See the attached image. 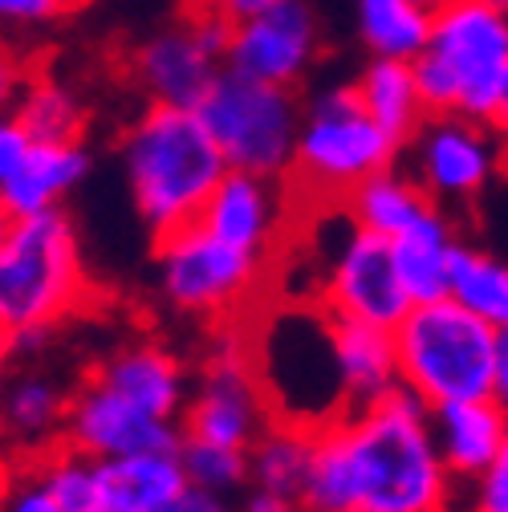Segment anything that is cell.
Listing matches in <instances>:
<instances>
[{"label":"cell","instance_id":"obj_1","mask_svg":"<svg viewBox=\"0 0 508 512\" xmlns=\"http://www.w3.org/2000/svg\"><path fill=\"white\" fill-rule=\"evenodd\" d=\"M427 403L407 387L362 411L313 427V464L301 488L309 512H456Z\"/></svg>","mask_w":508,"mask_h":512},{"label":"cell","instance_id":"obj_2","mask_svg":"<svg viewBox=\"0 0 508 512\" xmlns=\"http://www.w3.org/2000/svg\"><path fill=\"white\" fill-rule=\"evenodd\" d=\"M90 301L74 220L61 208L13 220L0 240V350L45 342Z\"/></svg>","mask_w":508,"mask_h":512},{"label":"cell","instance_id":"obj_3","mask_svg":"<svg viewBox=\"0 0 508 512\" xmlns=\"http://www.w3.org/2000/svg\"><path fill=\"white\" fill-rule=\"evenodd\" d=\"M131 200L147 232L159 240L183 224H196L212 187L224 179L228 159L196 110L151 106L126 126L118 143Z\"/></svg>","mask_w":508,"mask_h":512},{"label":"cell","instance_id":"obj_4","mask_svg":"<svg viewBox=\"0 0 508 512\" xmlns=\"http://www.w3.org/2000/svg\"><path fill=\"white\" fill-rule=\"evenodd\" d=\"M427 114L492 122L508 78V13L488 0H448L431 13V33L411 57Z\"/></svg>","mask_w":508,"mask_h":512},{"label":"cell","instance_id":"obj_5","mask_svg":"<svg viewBox=\"0 0 508 512\" xmlns=\"http://www.w3.org/2000/svg\"><path fill=\"white\" fill-rule=\"evenodd\" d=\"M403 147L378 126L350 86L317 90L301 110L293 171L285 175L313 208H338L350 191L383 167H395Z\"/></svg>","mask_w":508,"mask_h":512},{"label":"cell","instance_id":"obj_6","mask_svg":"<svg viewBox=\"0 0 508 512\" xmlns=\"http://www.w3.org/2000/svg\"><path fill=\"white\" fill-rule=\"evenodd\" d=\"M399 354V387L427 407L492 395L496 334L452 297L415 301L391 330Z\"/></svg>","mask_w":508,"mask_h":512},{"label":"cell","instance_id":"obj_7","mask_svg":"<svg viewBox=\"0 0 508 512\" xmlns=\"http://www.w3.org/2000/svg\"><path fill=\"white\" fill-rule=\"evenodd\" d=\"M248 358L257 370L265 399L281 387H293L277 419H293L305 427H322L346 411L342 378L334 362V334L330 313L322 305H285L265 313V322L244 326Z\"/></svg>","mask_w":508,"mask_h":512},{"label":"cell","instance_id":"obj_8","mask_svg":"<svg viewBox=\"0 0 508 512\" xmlns=\"http://www.w3.org/2000/svg\"><path fill=\"white\" fill-rule=\"evenodd\" d=\"M155 273L171 309L232 326L257 309L269 261L216 240L200 224H183L155 240Z\"/></svg>","mask_w":508,"mask_h":512},{"label":"cell","instance_id":"obj_9","mask_svg":"<svg viewBox=\"0 0 508 512\" xmlns=\"http://www.w3.org/2000/svg\"><path fill=\"white\" fill-rule=\"evenodd\" d=\"M301 110L305 102L293 86L257 82L236 70H220L196 106L228 167L273 179H285L293 171Z\"/></svg>","mask_w":508,"mask_h":512},{"label":"cell","instance_id":"obj_10","mask_svg":"<svg viewBox=\"0 0 508 512\" xmlns=\"http://www.w3.org/2000/svg\"><path fill=\"white\" fill-rule=\"evenodd\" d=\"M407 171L423 183L427 196L443 208H464L480 200L488 183L508 163V143L492 122H476L464 114H427L419 131L403 143Z\"/></svg>","mask_w":508,"mask_h":512},{"label":"cell","instance_id":"obj_11","mask_svg":"<svg viewBox=\"0 0 508 512\" xmlns=\"http://www.w3.org/2000/svg\"><path fill=\"white\" fill-rule=\"evenodd\" d=\"M273 419V407L265 399V387L248 358V342H244V326H220V342L212 346V354L200 366V382L187 391L179 427L183 435L196 439H216V443H232V447H252Z\"/></svg>","mask_w":508,"mask_h":512},{"label":"cell","instance_id":"obj_12","mask_svg":"<svg viewBox=\"0 0 508 512\" xmlns=\"http://www.w3.org/2000/svg\"><path fill=\"white\" fill-rule=\"evenodd\" d=\"M228 21L187 9L183 21L151 33L131 53V78L151 106H183L196 110L216 74L224 70Z\"/></svg>","mask_w":508,"mask_h":512},{"label":"cell","instance_id":"obj_13","mask_svg":"<svg viewBox=\"0 0 508 512\" xmlns=\"http://www.w3.org/2000/svg\"><path fill=\"white\" fill-rule=\"evenodd\" d=\"M313 301L330 317H350V322H370V326L395 330L403 322V313L411 309V297L399 281L391 240L350 224V216H346L342 240L330 252L322 289H317Z\"/></svg>","mask_w":508,"mask_h":512},{"label":"cell","instance_id":"obj_14","mask_svg":"<svg viewBox=\"0 0 508 512\" xmlns=\"http://www.w3.org/2000/svg\"><path fill=\"white\" fill-rule=\"evenodd\" d=\"M317 53H322V21L309 0H273L269 9L228 29L224 70L301 90L317 66Z\"/></svg>","mask_w":508,"mask_h":512},{"label":"cell","instance_id":"obj_15","mask_svg":"<svg viewBox=\"0 0 508 512\" xmlns=\"http://www.w3.org/2000/svg\"><path fill=\"white\" fill-rule=\"evenodd\" d=\"M183 427L179 419H159L139 403L122 399L106 382L86 378L66 403V427L61 443L78 447L94 460H118L139 452H179Z\"/></svg>","mask_w":508,"mask_h":512},{"label":"cell","instance_id":"obj_16","mask_svg":"<svg viewBox=\"0 0 508 512\" xmlns=\"http://www.w3.org/2000/svg\"><path fill=\"white\" fill-rule=\"evenodd\" d=\"M289 208H293V187L285 179L228 167L224 179L212 187L208 204L200 208L196 224L208 228L216 240L273 265L285 244Z\"/></svg>","mask_w":508,"mask_h":512},{"label":"cell","instance_id":"obj_17","mask_svg":"<svg viewBox=\"0 0 508 512\" xmlns=\"http://www.w3.org/2000/svg\"><path fill=\"white\" fill-rule=\"evenodd\" d=\"M427 423H431L435 452L443 468H448V476L456 480V488H468L488 472V464L496 460L508 435V411L492 395L439 403L427 411Z\"/></svg>","mask_w":508,"mask_h":512},{"label":"cell","instance_id":"obj_18","mask_svg":"<svg viewBox=\"0 0 508 512\" xmlns=\"http://www.w3.org/2000/svg\"><path fill=\"white\" fill-rule=\"evenodd\" d=\"M98 382H106L110 391H118L122 399L139 403L143 411L159 415V419H179L187 391H192V378L187 366L159 342H126L114 354H106L94 374Z\"/></svg>","mask_w":508,"mask_h":512},{"label":"cell","instance_id":"obj_19","mask_svg":"<svg viewBox=\"0 0 508 512\" xmlns=\"http://www.w3.org/2000/svg\"><path fill=\"white\" fill-rule=\"evenodd\" d=\"M330 334H334V362L342 378L346 411H362L383 395L399 391V354H395V334L387 326L330 317Z\"/></svg>","mask_w":508,"mask_h":512},{"label":"cell","instance_id":"obj_20","mask_svg":"<svg viewBox=\"0 0 508 512\" xmlns=\"http://www.w3.org/2000/svg\"><path fill=\"white\" fill-rule=\"evenodd\" d=\"M90 155L82 143H29L9 179L0 183V204L13 220L53 212L86 179Z\"/></svg>","mask_w":508,"mask_h":512},{"label":"cell","instance_id":"obj_21","mask_svg":"<svg viewBox=\"0 0 508 512\" xmlns=\"http://www.w3.org/2000/svg\"><path fill=\"white\" fill-rule=\"evenodd\" d=\"M460 244V228L452 220V212H427L423 220H415L407 232H399L391 240V256H395V269L399 281L415 301H435V297H448V277H452V256Z\"/></svg>","mask_w":508,"mask_h":512},{"label":"cell","instance_id":"obj_22","mask_svg":"<svg viewBox=\"0 0 508 512\" xmlns=\"http://www.w3.org/2000/svg\"><path fill=\"white\" fill-rule=\"evenodd\" d=\"M435 208L439 204L423 191V183L411 171H403L399 163L366 175L342 200V212L350 216V224H358L374 236H387V240H395L399 232H407L415 220H423Z\"/></svg>","mask_w":508,"mask_h":512},{"label":"cell","instance_id":"obj_23","mask_svg":"<svg viewBox=\"0 0 508 512\" xmlns=\"http://www.w3.org/2000/svg\"><path fill=\"white\" fill-rule=\"evenodd\" d=\"M102 480V508L98 512H159L183 484L179 452H139L98 460Z\"/></svg>","mask_w":508,"mask_h":512},{"label":"cell","instance_id":"obj_24","mask_svg":"<svg viewBox=\"0 0 508 512\" xmlns=\"http://www.w3.org/2000/svg\"><path fill=\"white\" fill-rule=\"evenodd\" d=\"M66 403L70 391H61L53 378L25 374L17 382H5V391H0V435L21 452L41 456L45 447L61 443Z\"/></svg>","mask_w":508,"mask_h":512},{"label":"cell","instance_id":"obj_25","mask_svg":"<svg viewBox=\"0 0 508 512\" xmlns=\"http://www.w3.org/2000/svg\"><path fill=\"white\" fill-rule=\"evenodd\" d=\"M354 94H358L362 110L383 126L399 147L419 131V122L427 118L419 86H415V70L403 57H370L362 66V74L354 78Z\"/></svg>","mask_w":508,"mask_h":512},{"label":"cell","instance_id":"obj_26","mask_svg":"<svg viewBox=\"0 0 508 512\" xmlns=\"http://www.w3.org/2000/svg\"><path fill=\"white\" fill-rule=\"evenodd\" d=\"M313 464V427L293 419H269V427L248 447V484L301 496Z\"/></svg>","mask_w":508,"mask_h":512},{"label":"cell","instance_id":"obj_27","mask_svg":"<svg viewBox=\"0 0 508 512\" xmlns=\"http://www.w3.org/2000/svg\"><path fill=\"white\" fill-rule=\"evenodd\" d=\"M13 118L29 143H82L86 131V106L78 90L49 74H29Z\"/></svg>","mask_w":508,"mask_h":512},{"label":"cell","instance_id":"obj_28","mask_svg":"<svg viewBox=\"0 0 508 512\" xmlns=\"http://www.w3.org/2000/svg\"><path fill=\"white\" fill-rule=\"evenodd\" d=\"M354 25L370 57H419L431 33V9L419 0H354Z\"/></svg>","mask_w":508,"mask_h":512},{"label":"cell","instance_id":"obj_29","mask_svg":"<svg viewBox=\"0 0 508 512\" xmlns=\"http://www.w3.org/2000/svg\"><path fill=\"white\" fill-rule=\"evenodd\" d=\"M448 297L460 301L468 313H476L492 330H508V265L500 256L460 240L456 256H452Z\"/></svg>","mask_w":508,"mask_h":512},{"label":"cell","instance_id":"obj_30","mask_svg":"<svg viewBox=\"0 0 508 512\" xmlns=\"http://www.w3.org/2000/svg\"><path fill=\"white\" fill-rule=\"evenodd\" d=\"M33 472L49 488L61 512H98L102 508V480L98 460L78 452L70 443H53L41 456H33Z\"/></svg>","mask_w":508,"mask_h":512},{"label":"cell","instance_id":"obj_31","mask_svg":"<svg viewBox=\"0 0 508 512\" xmlns=\"http://www.w3.org/2000/svg\"><path fill=\"white\" fill-rule=\"evenodd\" d=\"M179 464H183L187 484H196V488H208L220 496H240L248 488V452L244 447L183 435L179 439Z\"/></svg>","mask_w":508,"mask_h":512},{"label":"cell","instance_id":"obj_32","mask_svg":"<svg viewBox=\"0 0 508 512\" xmlns=\"http://www.w3.org/2000/svg\"><path fill=\"white\" fill-rule=\"evenodd\" d=\"M460 492L464 500H456V512H508V435L496 460L488 464V472Z\"/></svg>","mask_w":508,"mask_h":512},{"label":"cell","instance_id":"obj_33","mask_svg":"<svg viewBox=\"0 0 508 512\" xmlns=\"http://www.w3.org/2000/svg\"><path fill=\"white\" fill-rule=\"evenodd\" d=\"M70 9H78V0H0V29H37L53 25Z\"/></svg>","mask_w":508,"mask_h":512},{"label":"cell","instance_id":"obj_34","mask_svg":"<svg viewBox=\"0 0 508 512\" xmlns=\"http://www.w3.org/2000/svg\"><path fill=\"white\" fill-rule=\"evenodd\" d=\"M0 512H61V508L29 464V476L13 480L5 492H0Z\"/></svg>","mask_w":508,"mask_h":512},{"label":"cell","instance_id":"obj_35","mask_svg":"<svg viewBox=\"0 0 508 512\" xmlns=\"http://www.w3.org/2000/svg\"><path fill=\"white\" fill-rule=\"evenodd\" d=\"M159 512H236V500L208 492V488H196V484H183Z\"/></svg>","mask_w":508,"mask_h":512},{"label":"cell","instance_id":"obj_36","mask_svg":"<svg viewBox=\"0 0 508 512\" xmlns=\"http://www.w3.org/2000/svg\"><path fill=\"white\" fill-rule=\"evenodd\" d=\"M236 512H309L301 496L289 492H273V488H244L236 500Z\"/></svg>","mask_w":508,"mask_h":512},{"label":"cell","instance_id":"obj_37","mask_svg":"<svg viewBox=\"0 0 508 512\" xmlns=\"http://www.w3.org/2000/svg\"><path fill=\"white\" fill-rule=\"evenodd\" d=\"M25 147H29V139H25V131L17 126L13 110H0V183L9 179V171L17 167V159L25 155Z\"/></svg>","mask_w":508,"mask_h":512},{"label":"cell","instance_id":"obj_38","mask_svg":"<svg viewBox=\"0 0 508 512\" xmlns=\"http://www.w3.org/2000/svg\"><path fill=\"white\" fill-rule=\"evenodd\" d=\"M25 82H29V70L21 66V61L9 49H0V110H13L17 106Z\"/></svg>","mask_w":508,"mask_h":512},{"label":"cell","instance_id":"obj_39","mask_svg":"<svg viewBox=\"0 0 508 512\" xmlns=\"http://www.w3.org/2000/svg\"><path fill=\"white\" fill-rule=\"evenodd\" d=\"M269 5H273V0H192L187 9H200V13H212V17L228 21V25H236V21L261 13V9H269Z\"/></svg>","mask_w":508,"mask_h":512},{"label":"cell","instance_id":"obj_40","mask_svg":"<svg viewBox=\"0 0 508 512\" xmlns=\"http://www.w3.org/2000/svg\"><path fill=\"white\" fill-rule=\"evenodd\" d=\"M492 399L508 411V330L496 334V366H492Z\"/></svg>","mask_w":508,"mask_h":512},{"label":"cell","instance_id":"obj_41","mask_svg":"<svg viewBox=\"0 0 508 512\" xmlns=\"http://www.w3.org/2000/svg\"><path fill=\"white\" fill-rule=\"evenodd\" d=\"M492 126H496V135H500V139L508 143V78H504V90H500V102H496Z\"/></svg>","mask_w":508,"mask_h":512},{"label":"cell","instance_id":"obj_42","mask_svg":"<svg viewBox=\"0 0 508 512\" xmlns=\"http://www.w3.org/2000/svg\"><path fill=\"white\" fill-rule=\"evenodd\" d=\"M9 224H13V216L5 212V204H0V240H5V232H9Z\"/></svg>","mask_w":508,"mask_h":512},{"label":"cell","instance_id":"obj_43","mask_svg":"<svg viewBox=\"0 0 508 512\" xmlns=\"http://www.w3.org/2000/svg\"><path fill=\"white\" fill-rule=\"evenodd\" d=\"M419 5H423V9H431V13H435V9H443V5H448V0H419Z\"/></svg>","mask_w":508,"mask_h":512},{"label":"cell","instance_id":"obj_44","mask_svg":"<svg viewBox=\"0 0 508 512\" xmlns=\"http://www.w3.org/2000/svg\"><path fill=\"white\" fill-rule=\"evenodd\" d=\"M0 391H5V350H0Z\"/></svg>","mask_w":508,"mask_h":512},{"label":"cell","instance_id":"obj_45","mask_svg":"<svg viewBox=\"0 0 508 512\" xmlns=\"http://www.w3.org/2000/svg\"><path fill=\"white\" fill-rule=\"evenodd\" d=\"M488 5H496V9H504V13H508V0H488Z\"/></svg>","mask_w":508,"mask_h":512},{"label":"cell","instance_id":"obj_46","mask_svg":"<svg viewBox=\"0 0 508 512\" xmlns=\"http://www.w3.org/2000/svg\"><path fill=\"white\" fill-rule=\"evenodd\" d=\"M78 5H82V0H78Z\"/></svg>","mask_w":508,"mask_h":512}]
</instances>
